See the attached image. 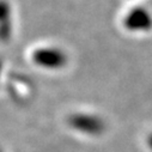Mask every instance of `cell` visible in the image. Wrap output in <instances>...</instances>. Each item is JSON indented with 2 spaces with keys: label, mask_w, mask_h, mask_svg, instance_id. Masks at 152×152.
Here are the masks:
<instances>
[{
  "label": "cell",
  "mask_w": 152,
  "mask_h": 152,
  "mask_svg": "<svg viewBox=\"0 0 152 152\" xmlns=\"http://www.w3.org/2000/svg\"><path fill=\"white\" fill-rule=\"evenodd\" d=\"M31 60L39 67L47 69L61 68L66 64V55L55 47H39L31 54Z\"/></svg>",
  "instance_id": "cell-1"
}]
</instances>
